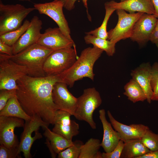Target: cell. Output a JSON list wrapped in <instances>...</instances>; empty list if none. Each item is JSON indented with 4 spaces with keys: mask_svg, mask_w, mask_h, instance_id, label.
Wrapping results in <instances>:
<instances>
[{
    "mask_svg": "<svg viewBox=\"0 0 158 158\" xmlns=\"http://www.w3.org/2000/svg\"><path fill=\"white\" fill-rule=\"evenodd\" d=\"M99 93L94 87L84 89L83 94L77 98L76 109L73 115L77 120L87 122L94 129L96 128L93 114L102 103Z\"/></svg>",
    "mask_w": 158,
    "mask_h": 158,
    "instance_id": "cell-4",
    "label": "cell"
},
{
    "mask_svg": "<svg viewBox=\"0 0 158 158\" xmlns=\"http://www.w3.org/2000/svg\"><path fill=\"white\" fill-rule=\"evenodd\" d=\"M144 145L150 151L158 150V134L153 133L150 128L141 138Z\"/></svg>",
    "mask_w": 158,
    "mask_h": 158,
    "instance_id": "cell-30",
    "label": "cell"
},
{
    "mask_svg": "<svg viewBox=\"0 0 158 158\" xmlns=\"http://www.w3.org/2000/svg\"><path fill=\"white\" fill-rule=\"evenodd\" d=\"M80 140H76L73 145L58 154V158H79L81 148L83 144Z\"/></svg>",
    "mask_w": 158,
    "mask_h": 158,
    "instance_id": "cell-29",
    "label": "cell"
},
{
    "mask_svg": "<svg viewBox=\"0 0 158 158\" xmlns=\"http://www.w3.org/2000/svg\"><path fill=\"white\" fill-rule=\"evenodd\" d=\"M16 89L0 90V111L4 108L10 99L16 96Z\"/></svg>",
    "mask_w": 158,
    "mask_h": 158,
    "instance_id": "cell-32",
    "label": "cell"
},
{
    "mask_svg": "<svg viewBox=\"0 0 158 158\" xmlns=\"http://www.w3.org/2000/svg\"><path fill=\"white\" fill-rule=\"evenodd\" d=\"M154 9V16L157 18H158V0H152Z\"/></svg>",
    "mask_w": 158,
    "mask_h": 158,
    "instance_id": "cell-39",
    "label": "cell"
},
{
    "mask_svg": "<svg viewBox=\"0 0 158 158\" xmlns=\"http://www.w3.org/2000/svg\"><path fill=\"white\" fill-rule=\"evenodd\" d=\"M12 46L6 44L0 40V53L11 56L13 55Z\"/></svg>",
    "mask_w": 158,
    "mask_h": 158,
    "instance_id": "cell-36",
    "label": "cell"
},
{
    "mask_svg": "<svg viewBox=\"0 0 158 158\" xmlns=\"http://www.w3.org/2000/svg\"><path fill=\"white\" fill-rule=\"evenodd\" d=\"M104 5L117 9H122L130 13L136 12L149 14H154V9L150 0H126L118 2L114 0L106 2Z\"/></svg>",
    "mask_w": 158,
    "mask_h": 158,
    "instance_id": "cell-17",
    "label": "cell"
},
{
    "mask_svg": "<svg viewBox=\"0 0 158 158\" xmlns=\"http://www.w3.org/2000/svg\"><path fill=\"white\" fill-rule=\"evenodd\" d=\"M124 145V141L120 140L116 147L111 152L109 153H102V158H120Z\"/></svg>",
    "mask_w": 158,
    "mask_h": 158,
    "instance_id": "cell-33",
    "label": "cell"
},
{
    "mask_svg": "<svg viewBox=\"0 0 158 158\" xmlns=\"http://www.w3.org/2000/svg\"><path fill=\"white\" fill-rule=\"evenodd\" d=\"M37 43L54 51L68 47L75 48L73 40L67 37L59 27L46 29Z\"/></svg>",
    "mask_w": 158,
    "mask_h": 158,
    "instance_id": "cell-12",
    "label": "cell"
},
{
    "mask_svg": "<svg viewBox=\"0 0 158 158\" xmlns=\"http://www.w3.org/2000/svg\"><path fill=\"white\" fill-rule=\"evenodd\" d=\"M157 19L153 14L143 13L135 24L130 38L140 44L150 41Z\"/></svg>",
    "mask_w": 158,
    "mask_h": 158,
    "instance_id": "cell-14",
    "label": "cell"
},
{
    "mask_svg": "<svg viewBox=\"0 0 158 158\" xmlns=\"http://www.w3.org/2000/svg\"><path fill=\"white\" fill-rule=\"evenodd\" d=\"M31 117L30 119L25 121L18 149V153L20 154L22 152L25 158L31 157L30 151L33 143L36 140L42 138L38 131L40 127L44 129L49 125L39 116L34 115Z\"/></svg>",
    "mask_w": 158,
    "mask_h": 158,
    "instance_id": "cell-8",
    "label": "cell"
},
{
    "mask_svg": "<svg viewBox=\"0 0 158 158\" xmlns=\"http://www.w3.org/2000/svg\"><path fill=\"white\" fill-rule=\"evenodd\" d=\"M42 25V21L37 16L33 17L27 30L12 46L13 55L37 43L41 34Z\"/></svg>",
    "mask_w": 158,
    "mask_h": 158,
    "instance_id": "cell-15",
    "label": "cell"
},
{
    "mask_svg": "<svg viewBox=\"0 0 158 158\" xmlns=\"http://www.w3.org/2000/svg\"><path fill=\"white\" fill-rule=\"evenodd\" d=\"M139 158H158V150L154 151H150Z\"/></svg>",
    "mask_w": 158,
    "mask_h": 158,
    "instance_id": "cell-38",
    "label": "cell"
},
{
    "mask_svg": "<svg viewBox=\"0 0 158 158\" xmlns=\"http://www.w3.org/2000/svg\"><path fill=\"white\" fill-rule=\"evenodd\" d=\"M124 142V145L120 158H139L150 151L143 143L141 139Z\"/></svg>",
    "mask_w": 158,
    "mask_h": 158,
    "instance_id": "cell-21",
    "label": "cell"
},
{
    "mask_svg": "<svg viewBox=\"0 0 158 158\" xmlns=\"http://www.w3.org/2000/svg\"><path fill=\"white\" fill-rule=\"evenodd\" d=\"M61 1L63 5V7L68 11L73 9L75 7V4L78 0H59ZM84 6L86 9V11L89 20H91V18L88 13L87 4L88 0H81Z\"/></svg>",
    "mask_w": 158,
    "mask_h": 158,
    "instance_id": "cell-35",
    "label": "cell"
},
{
    "mask_svg": "<svg viewBox=\"0 0 158 158\" xmlns=\"http://www.w3.org/2000/svg\"><path fill=\"white\" fill-rule=\"evenodd\" d=\"M58 82V75L34 77L26 75L17 81L16 96L28 115L37 116L54 125L58 109L53 101L52 91Z\"/></svg>",
    "mask_w": 158,
    "mask_h": 158,
    "instance_id": "cell-1",
    "label": "cell"
},
{
    "mask_svg": "<svg viewBox=\"0 0 158 158\" xmlns=\"http://www.w3.org/2000/svg\"><path fill=\"white\" fill-rule=\"evenodd\" d=\"M18 150L10 149L2 144L0 145V158H15L20 157Z\"/></svg>",
    "mask_w": 158,
    "mask_h": 158,
    "instance_id": "cell-34",
    "label": "cell"
},
{
    "mask_svg": "<svg viewBox=\"0 0 158 158\" xmlns=\"http://www.w3.org/2000/svg\"><path fill=\"white\" fill-rule=\"evenodd\" d=\"M103 51L94 47L84 49L69 68L57 75L59 82L65 83L71 88L76 81L84 78H88L93 81L95 75L93 72L94 65Z\"/></svg>",
    "mask_w": 158,
    "mask_h": 158,
    "instance_id": "cell-2",
    "label": "cell"
},
{
    "mask_svg": "<svg viewBox=\"0 0 158 158\" xmlns=\"http://www.w3.org/2000/svg\"><path fill=\"white\" fill-rule=\"evenodd\" d=\"M104 6L105 13L101 25L94 30L86 32V34H90L100 38L107 39V26L108 21L111 15L116 9L106 5H104Z\"/></svg>",
    "mask_w": 158,
    "mask_h": 158,
    "instance_id": "cell-28",
    "label": "cell"
},
{
    "mask_svg": "<svg viewBox=\"0 0 158 158\" xmlns=\"http://www.w3.org/2000/svg\"><path fill=\"white\" fill-rule=\"evenodd\" d=\"M126 0H120L121 1H125Z\"/></svg>",
    "mask_w": 158,
    "mask_h": 158,
    "instance_id": "cell-42",
    "label": "cell"
},
{
    "mask_svg": "<svg viewBox=\"0 0 158 158\" xmlns=\"http://www.w3.org/2000/svg\"><path fill=\"white\" fill-rule=\"evenodd\" d=\"M28 74L25 66L13 61L8 55L0 53V90H17V81Z\"/></svg>",
    "mask_w": 158,
    "mask_h": 158,
    "instance_id": "cell-7",
    "label": "cell"
},
{
    "mask_svg": "<svg viewBox=\"0 0 158 158\" xmlns=\"http://www.w3.org/2000/svg\"><path fill=\"white\" fill-rule=\"evenodd\" d=\"M30 23V21L26 20L18 29L0 35V40L12 46L26 31Z\"/></svg>",
    "mask_w": 158,
    "mask_h": 158,
    "instance_id": "cell-27",
    "label": "cell"
},
{
    "mask_svg": "<svg viewBox=\"0 0 158 158\" xmlns=\"http://www.w3.org/2000/svg\"><path fill=\"white\" fill-rule=\"evenodd\" d=\"M158 49V42L155 44Z\"/></svg>",
    "mask_w": 158,
    "mask_h": 158,
    "instance_id": "cell-41",
    "label": "cell"
},
{
    "mask_svg": "<svg viewBox=\"0 0 158 158\" xmlns=\"http://www.w3.org/2000/svg\"><path fill=\"white\" fill-rule=\"evenodd\" d=\"M118 21L115 27L108 32L107 39L116 44L121 40L130 38L136 21L144 13H127L122 9H117Z\"/></svg>",
    "mask_w": 158,
    "mask_h": 158,
    "instance_id": "cell-9",
    "label": "cell"
},
{
    "mask_svg": "<svg viewBox=\"0 0 158 158\" xmlns=\"http://www.w3.org/2000/svg\"><path fill=\"white\" fill-rule=\"evenodd\" d=\"M124 89L123 94L133 103L146 100L143 90L138 83L132 78L126 84Z\"/></svg>",
    "mask_w": 158,
    "mask_h": 158,
    "instance_id": "cell-24",
    "label": "cell"
},
{
    "mask_svg": "<svg viewBox=\"0 0 158 158\" xmlns=\"http://www.w3.org/2000/svg\"><path fill=\"white\" fill-rule=\"evenodd\" d=\"M99 112V118L103 129V136L101 143V147L105 152L109 153L114 150L120 139L118 132L113 129L111 123L107 121L105 110L101 109Z\"/></svg>",
    "mask_w": 158,
    "mask_h": 158,
    "instance_id": "cell-18",
    "label": "cell"
},
{
    "mask_svg": "<svg viewBox=\"0 0 158 158\" xmlns=\"http://www.w3.org/2000/svg\"><path fill=\"white\" fill-rule=\"evenodd\" d=\"M34 7L26 8L19 4H5L0 1V35L17 29Z\"/></svg>",
    "mask_w": 158,
    "mask_h": 158,
    "instance_id": "cell-5",
    "label": "cell"
},
{
    "mask_svg": "<svg viewBox=\"0 0 158 158\" xmlns=\"http://www.w3.org/2000/svg\"><path fill=\"white\" fill-rule=\"evenodd\" d=\"M67 86L63 82H56L54 86L52 98L58 110L67 111L73 116L76 108L77 98L69 91Z\"/></svg>",
    "mask_w": 158,
    "mask_h": 158,
    "instance_id": "cell-13",
    "label": "cell"
},
{
    "mask_svg": "<svg viewBox=\"0 0 158 158\" xmlns=\"http://www.w3.org/2000/svg\"><path fill=\"white\" fill-rule=\"evenodd\" d=\"M19 1H30V0H18Z\"/></svg>",
    "mask_w": 158,
    "mask_h": 158,
    "instance_id": "cell-40",
    "label": "cell"
},
{
    "mask_svg": "<svg viewBox=\"0 0 158 158\" xmlns=\"http://www.w3.org/2000/svg\"><path fill=\"white\" fill-rule=\"evenodd\" d=\"M44 135L46 137L47 144L53 158L61 152L72 145L73 142L51 130L48 127L44 129Z\"/></svg>",
    "mask_w": 158,
    "mask_h": 158,
    "instance_id": "cell-20",
    "label": "cell"
},
{
    "mask_svg": "<svg viewBox=\"0 0 158 158\" xmlns=\"http://www.w3.org/2000/svg\"><path fill=\"white\" fill-rule=\"evenodd\" d=\"M52 131L63 136L66 139L72 140L73 138L78 135L79 133V124L72 120L71 124H54Z\"/></svg>",
    "mask_w": 158,
    "mask_h": 158,
    "instance_id": "cell-26",
    "label": "cell"
},
{
    "mask_svg": "<svg viewBox=\"0 0 158 158\" xmlns=\"http://www.w3.org/2000/svg\"><path fill=\"white\" fill-rule=\"evenodd\" d=\"M78 57L76 48L73 47L53 51L47 57L44 65L46 76L61 74L69 68Z\"/></svg>",
    "mask_w": 158,
    "mask_h": 158,
    "instance_id": "cell-6",
    "label": "cell"
},
{
    "mask_svg": "<svg viewBox=\"0 0 158 158\" xmlns=\"http://www.w3.org/2000/svg\"><path fill=\"white\" fill-rule=\"evenodd\" d=\"M107 114L110 123L114 130L118 133L120 140H126L141 139L149 128L142 124H132L127 125L117 121L110 111L108 110Z\"/></svg>",
    "mask_w": 158,
    "mask_h": 158,
    "instance_id": "cell-16",
    "label": "cell"
},
{
    "mask_svg": "<svg viewBox=\"0 0 158 158\" xmlns=\"http://www.w3.org/2000/svg\"><path fill=\"white\" fill-rule=\"evenodd\" d=\"M24 120L19 118L0 116V144L10 149L18 150L20 142L14 134L16 127H23Z\"/></svg>",
    "mask_w": 158,
    "mask_h": 158,
    "instance_id": "cell-11",
    "label": "cell"
},
{
    "mask_svg": "<svg viewBox=\"0 0 158 158\" xmlns=\"http://www.w3.org/2000/svg\"><path fill=\"white\" fill-rule=\"evenodd\" d=\"M34 7L40 14L45 15L51 18L64 34L70 39L73 40L68 23L63 14V5L61 1L54 0L49 2L35 3Z\"/></svg>",
    "mask_w": 158,
    "mask_h": 158,
    "instance_id": "cell-10",
    "label": "cell"
},
{
    "mask_svg": "<svg viewBox=\"0 0 158 158\" xmlns=\"http://www.w3.org/2000/svg\"><path fill=\"white\" fill-rule=\"evenodd\" d=\"M151 85L153 92L152 101H158V62L151 66Z\"/></svg>",
    "mask_w": 158,
    "mask_h": 158,
    "instance_id": "cell-31",
    "label": "cell"
},
{
    "mask_svg": "<svg viewBox=\"0 0 158 158\" xmlns=\"http://www.w3.org/2000/svg\"><path fill=\"white\" fill-rule=\"evenodd\" d=\"M150 0L152 2V0Z\"/></svg>",
    "mask_w": 158,
    "mask_h": 158,
    "instance_id": "cell-43",
    "label": "cell"
},
{
    "mask_svg": "<svg viewBox=\"0 0 158 158\" xmlns=\"http://www.w3.org/2000/svg\"><path fill=\"white\" fill-rule=\"evenodd\" d=\"M101 142L97 139L91 138L84 144L79 158H102L99 151Z\"/></svg>",
    "mask_w": 158,
    "mask_h": 158,
    "instance_id": "cell-25",
    "label": "cell"
},
{
    "mask_svg": "<svg viewBox=\"0 0 158 158\" xmlns=\"http://www.w3.org/2000/svg\"><path fill=\"white\" fill-rule=\"evenodd\" d=\"M150 41L155 44L158 42V18L154 28L151 34Z\"/></svg>",
    "mask_w": 158,
    "mask_h": 158,
    "instance_id": "cell-37",
    "label": "cell"
},
{
    "mask_svg": "<svg viewBox=\"0 0 158 158\" xmlns=\"http://www.w3.org/2000/svg\"><path fill=\"white\" fill-rule=\"evenodd\" d=\"M54 51L35 44L19 53L8 57L17 63L25 66L28 75L34 77L46 76L43 69L44 62Z\"/></svg>",
    "mask_w": 158,
    "mask_h": 158,
    "instance_id": "cell-3",
    "label": "cell"
},
{
    "mask_svg": "<svg viewBox=\"0 0 158 158\" xmlns=\"http://www.w3.org/2000/svg\"><path fill=\"white\" fill-rule=\"evenodd\" d=\"M14 117L25 121L30 119L28 115L21 106L16 96L10 99L4 108L0 111V116Z\"/></svg>",
    "mask_w": 158,
    "mask_h": 158,
    "instance_id": "cell-22",
    "label": "cell"
},
{
    "mask_svg": "<svg viewBox=\"0 0 158 158\" xmlns=\"http://www.w3.org/2000/svg\"><path fill=\"white\" fill-rule=\"evenodd\" d=\"M151 69L149 63H144L132 71L131 73L132 79L136 81L143 90L149 103L151 102L153 93L151 85Z\"/></svg>",
    "mask_w": 158,
    "mask_h": 158,
    "instance_id": "cell-19",
    "label": "cell"
},
{
    "mask_svg": "<svg viewBox=\"0 0 158 158\" xmlns=\"http://www.w3.org/2000/svg\"><path fill=\"white\" fill-rule=\"evenodd\" d=\"M86 44H91L93 47L105 51L109 56H112L115 52L116 44L108 40L90 34H86L84 37Z\"/></svg>",
    "mask_w": 158,
    "mask_h": 158,
    "instance_id": "cell-23",
    "label": "cell"
}]
</instances>
